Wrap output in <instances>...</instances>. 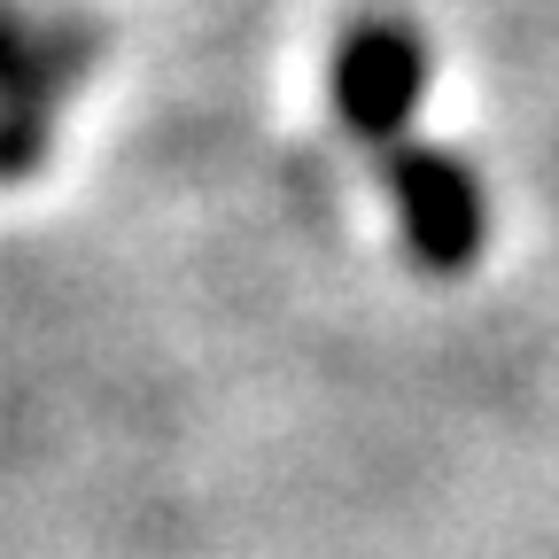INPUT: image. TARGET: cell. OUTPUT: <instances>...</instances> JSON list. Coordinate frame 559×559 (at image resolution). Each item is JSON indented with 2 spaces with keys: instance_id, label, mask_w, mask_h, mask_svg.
Listing matches in <instances>:
<instances>
[{
  "instance_id": "7a4b0ae2",
  "label": "cell",
  "mask_w": 559,
  "mask_h": 559,
  "mask_svg": "<svg viewBox=\"0 0 559 559\" xmlns=\"http://www.w3.org/2000/svg\"><path fill=\"white\" fill-rule=\"evenodd\" d=\"M419 94H428V47H419L412 24L373 16V24H358L334 47V109L366 148H389V140L412 124Z\"/></svg>"
},
{
  "instance_id": "3957f363",
  "label": "cell",
  "mask_w": 559,
  "mask_h": 559,
  "mask_svg": "<svg viewBox=\"0 0 559 559\" xmlns=\"http://www.w3.org/2000/svg\"><path fill=\"white\" fill-rule=\"evenodd\" d=\"M79 79V47L62 32H32L9 0H0V94H70Z\"/></svg>"
},
{
  "instance_id": "6da1fadb",
  "label": "cell",
  "mask_w": 559,
  "mask_h": 559,
  "mask_svg": "<svg viewBox=\"0 0 559 559\" xmlns=\"http://www.w3.org/2000/svg\"><path fill=\"white\" fill-rule=\"evenodd\" d=\"M389 194H396V218H404V249L419 272H466L489 241V202L466 156L451 148H419V140H389Z\"/></svg>"
}]
</instances>
